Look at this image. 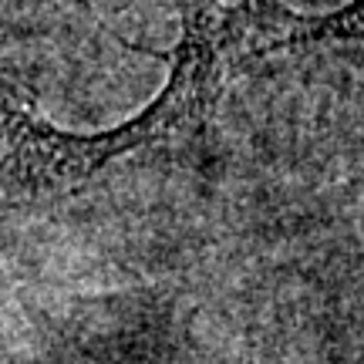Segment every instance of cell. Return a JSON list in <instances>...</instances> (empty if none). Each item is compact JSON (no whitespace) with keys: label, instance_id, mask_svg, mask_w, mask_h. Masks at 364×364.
<instances>
[{"label":"cell","instance_id":"obj_2","mask_svg":"<svg viewBox=\"0 0 364 364\" xmlns=\"http://www.w3.org/2000/svg\"><path fill=\"white\" fill-rule=\"evenodd\" d=\"M314 44H361L364 48V0H348L334 14H300V48Z\"/></svg>","mask_w":364,"mask_h":364},{"label":"cell","instance_id":"obj_1","mask_svg":"<svg viewBox=\"0 0 364 364\" xmlns=\"http://www.w3.org/2000/svg\"><path fill=\"white\" fill-rule=\"evenodd\" d=\"M230 68L223 4L193 0L186 7V31L172 54L166 88L142 115L118 129L95 135L58 132L0 91V209L78 193L122 156L152 152L162 145H199L209 132Z\"/></svg>","mask_w":364,"mask_h":364}]
</instances>
